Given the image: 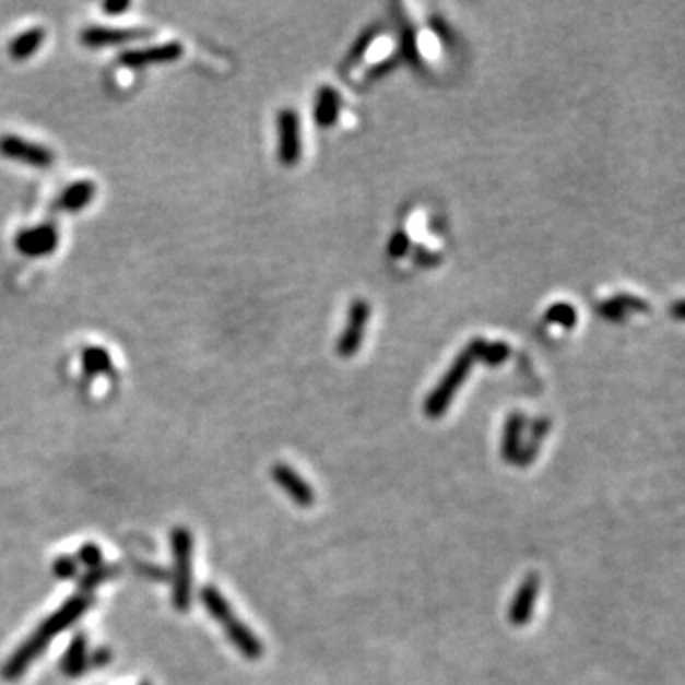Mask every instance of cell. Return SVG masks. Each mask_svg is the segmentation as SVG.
<instances>
[{"label": "cell", "mask_w": 685, "mask_h": 685, "mask_svg": "<svg viewBox=\"0 0 685 685\" xmlns=\"http://www.w3.org/2000/svg\"><path fill=\"white\" fill-rule=\"evenodd\" d=\"M539 589H541L539 575H528L522 587L516 592L512 604H510L509 619L515 627H523L531 619V613H533V607L538 602Z\"/></svg>", "instance_id": "obj_12"}, {"label": "cell", "mask_w": 685, "mask_h": 685, "mask_svg": "<svg viewBox=\"0 0 685 685\" xmlns=\"http://www.w3.org/2000/svg\"><path fill=\"white\" fill-rule=\"evenodd\" d=\"M143 685H147V684H143Z\"/></svg>", "instance_id": "obj_27"}, {"label": "cell", "mask_w": 685, "mask_h": 685, "mask_svg": "<svg viewBox=\"0 0 685 685\" xmlns=\"http://www.w3.org/2000/svg\"><path fill=\"white\" fill-rule=\"evenodd\" d=\"M0 156H4L8 161L27 164L33 168H50L56 163V153L52 149L46 147L43 143L25 140L22 135L15 133H4L0 135Z\"/></svg>", "instance_id": "obj_3"}, {"label": "cell", "mask_w": 685, "mask_h": 685, "mask_svg": "<svg viewBox=\"0 0 685 685\" xmlns=\"http://www.w3.org/2000/svg\"><path fill=\"white\" fill-rule=\"evenodd\" d=\"M155 35V31L147 27H107V25H90L81 31L82 45L86 48H107V46L128 45L141 38Z\"/></svg>", "instance_id": "obj_5"}, {"label": "cell", "mask_w": 685, "mask_h": 685, "mask_svg": "<svg viewBox=\"0 0 685 685\" xmlns=\"http://www.w3.org/2000/svg\"><path fill=\"white\" fill-rule=\"evenodd\" d=\"M546 320H551V322H558V324H564L566 328H571L575 324V310L566 305V303H558L556 307L548 310L546 312Z\"/></svg>", "instance_id": "obj_23"}, {"label": "cell", "mask_w": 685, "mask_h": 685, "mask_svg": "<svg viewBox=\"0 0 685 685\" xmlns=\"http://www.w3.org/2000/svg\"><path fill=\"white\" fill-rule=\"evenodd\" d=\"M79 564L88 569L102 568L104 566V554L96 543H84L79 551Z\"/></svg>", "instance_id": "obj_21"}, {"label": "cell", "mask_w": 685, "mask_h": 685, "mask_svg": "<svg viewBox=\"0 0 685 685\" xmlns=\"http://www.w3.org/2000/svg\"><path fill=\"white\" fill-rule=\"evenodd\" d=\"M96 192V181H92V179L73 181L59 192L58 199L54 202V210L66 212V214H76L94 202Z\"/></svg>", "instance_id": "obj_11"}, {"label": "cell", "mask_w": 685, "mask_h": 685, "mask_svg": "<svg viewBox=\"0 0 685 685\" xmlns=\"http://www.w3.org/2000/svg\"><path fill=\"white\" fill-rule=\"evenodd\" d=\"M271 476L284 494L294 499L297 507L310 509L315 505V492L307 480H303L290 464L279 463L271 469Z\"/></svg>", "instance_id": "obj_10"}, {"label": "cell", "mask_w": 685, "mask_h": 685, "mask_svg": "<svg viewBox=\"0 0 685 685\" xmlns=\"http://www.w3.org/2000/svg\"><path fill=\"white\" fill-rule=\"evenodd\" d=\"M340 113V96L332 88L318 90L317 104H315V120L318 126L328 128L333 125Z\"/></svg>", "instance_id": "obj_19"}, {"label": "cell", "mask_w": 685, "mask_h": 685, "mask_svg": "<svg viewBox=\"0 0 685 685\" xmlns=\"http://www.w3.org/2000/svg\"><path fill=\"white\" fill-rule=\"evenodd\" d=\"M88 666V643L84 634H76L69 648L66 649V656L61 659V671L69 678L82 676Z\"/></svg>", "instance_id": "obj_16"}, {"label": "cell", "mask_w": 685, "mask_h": 685, "mask_svg": "<svg viewBox=\"0 0 685 685\" xmlns=\"http://www.w3.org/2000/svg\"><path fill=\"white\" fill-rule=\"evenodd\" d=\"M225 634H227L228 641L235 646L238 651H240V656L244 659H248V661H259L263 653H265V648H263V643L259 640L258 636L253 634L246 623L243 621L228 619L225 625Z\"/></svg>", "instance_id": "obj_13"}, {"label": "cell", "mask_w": 685, "mask_h": 685, "mask_svg": "<svg viewBox=\"0 0 685 685\" xmlns=\"http://www.w3.org/2000/svg\"><path fill=\"white\" fill-rule=\"evenodd\" d=\"M172 560V604L179 613L191 610L192 600V535L191 531L179 525L170 533Z\"/></svg>", "instance_id": "obj_2"}, {"label": "cell", "mask_w": 685, "mask_h": 685, "mask_svg": "<svg viewBox=\"0 0 685 685\" xmlns=\"http://www.w3.org/2000/svg\"><path fill=\"white\" fill-rule=\"evenodd\" d=\"M523 430V417L522 415H510V420L507 421V428H505V435H503V457L507 461H515L518 453H520V438H522Z\"/></svg>", "instance_id": "obj_20"}, {"label": "cell", "mask_w": 685, "mask_h": 685, "mask_svg": "<svg viewBox=\"0 0 685 685\" xmlns=\"http://www.w3.org/2000/svg\"><path fill=\"white\" fill-rule=\"evenodd\" d=\"M484 351H486V341L476 340L469 343L463 353L457 356L446 377L436 387L435 391L430 392V397L425 402L427 417H430V420L442 417L446 410H448V405L451 404V400L456 397V392L461 389L464 379L471 374L472 364L476 361H484Z\"/></svg>", "instance_id": "obj_1"}, {"label": "cell", "mask_w": 685, "mask_h": 685, "mask_svg": "<svg viewBox=\"0 0 685 685\" xmlns=\"http://www.w3.org/2000/svg\"><path fill=\"white\" fill-rule=\"evenodd\" d=\"M111 575L109 569L102 566V568L88 569V574L84 575L81 579L82 594H88L92 590L96 589L99 582H104L107 577Z\"/></svg>", "instance_id": "obj_24"}, {"label": "cell", "mask_w": 685, "mask_h": 685, "mask_svg": "<svg viewBox=\"0 0 685 685\" xmlns=\"http://www.w3.org/2000/svg\"><path fill=\"white\" fill-rule=\"evenodd\" d=\"M279 158L284 166H294L302 158L299 115L294 109L279 113Z\"/></svg>", "instance_id": "obj_9"}, {"label": "cell", "mask_w": 685, "mask_h": 685, "mask_svg": "<svg viewBox=\"0 0 685 685\" xmlns=\"http://www.w3.org/2000/svg\"><path fill=\"white\" fill-rule=\"evenodd\" d=\"M130 7H132V4L126 2V0H109V2L102 4L104 12H107L109 15L122 14V12H126Z\"/></svg>", "instance_id": "obj_25"}, {"label": "cell", "mask_w": 685, "mask_h": 685, "mask_svg": "<svg viewBox=\"0 0 685 685\" xmlns=\"http://www.w3.org/2000/svg\"><path fill=\"white\" fill-rule=\"evenodd\" d=\"M14 248L23 258H48L59 248V228L56 223H40L25 227L14 236Z\"/></svg>", "instance_id": "obj_4"}, {"label": "cell", "mask_w": 685, "mask_h": 685, "mask_svg": "<svg viewBox=\"0 0 685 685\" xmlns=\"http://www.w3.org/2000/svg\"><path fill=\"white\" fill-rule=\"evenodd\" d=\"M48 643H50V640L46 638L45 634L38 633V630L33 636H29L20 648L15 649L14 653L10 656V659L2 666V678L8 680V682L22 678L31 664L35 663L40 653L48 648Z\"/></svg>", "instance_id": "obj_7"}, {"label": "cell", "mask_w": 685, "mask_h": 685, "mask_svg": "<svg viewBox=\"0 0 685 685\" xmlns=\"http://www.w3.org/2000/svg\"><path fill=\"white\" fill-rule=\"evenodd\" d=\"M405 250V238L402 235H397L394 236V238H392V243H391V253L392 256H394V253H397V256H402V253H404Z\"/></svg>", "instance_id": "obj_26"}, {"label": "cell", "mask_w": 685, "mask_h": 685, "mask_svg": "<svg viewBox=\"0 0 685 685\" xmlns=\"http://www.w3.org/2000/svg\"><path fill=\"white\" fill-rule=\"evenodd\" d=\"M82 369L88 377L105 376L113 371V358L104 346H86L82 351Z\"/></svg>", "instance_id": "obj_18"}, {"label": "cell", "mask_w": 685, "mask_h": 685, "mask_svg": "<svg viewBox=\"0 0 685 685\" xmlns=\"http://www.w3.org/2000/svg\"><path fill=\"white\" fill-rule=\"evenodd\" d=\"M46 40L45 27H31L25 29L20 35H15L10 43H8V56L15 59V61H23V59H29L31 56L40 50V46Z\"/></svg>", "instance_id": "obj_15"}, {"label": "cell", "mask_w": 685, "mask_h": 685, "mask_svg": "<svg viewBox=\"0 0 685 685\" xmlns=\"http://www.w3.org/2000/svg\"><path fill=\"white\" fill-rule=\"evenodd\" d=\"M200 600H202V604L206 607V612L210 613V617L220 621L222 625H225L228 619L235 617L233 605L228 604V600L223 597L222 590L215 589L212 584H208V587L200 590Z\"/></svg>", "instance_id": "obj_17"}, {"label": "cell", "mask_w": 685, "mask_h": 685, "mask_svg": "<svg viewBox=\"0 0 685 685\" xmlns=\"http://www.w3.org/2000/svg\"><path fill=\"white\" fill-rule=\"evenodd\" d=\"M368 303H354L351 310H349V324H346V330L343 332V338L340 341V354L353 356L358 351V346L362 343V332H364V326L368 324Z\"/></svg>", "instance_id": "obj_14"}, {"label": "cell", "mask_w": 685, "mask_h": 685, "mask_svg": "<svg viewBox=\"0 0 685 685\" xmlns=\"http://www.w3.org/2000/svg\"><path fill=\"white\" fill-rule=\"evenodd\" d=\"M54 575L61 581H69L79 575V562L73 556H59L54 562Z\"/></svg>", "instance_id": "obj_22"}, {"label": "cell", "mask_w": 685, "mask_h": 685, "mask_svg": "<svg viewBox=\"0 0 685 685\" xmlns=\"http://www.w3.org/2000/svg\"><path fill=\"white\" fill-rule=\"evenodd\" d=\"M88 607L90 597L81 592L76 597L69 598L66 604L56 610L37 630L45 634L46 638L52 641V638H56L58 634L66 633L67 628L81 619L82 615L88 612Z\"/></svg>", "instance_id": "obj_8"}, {"label": "cell", "mask_w": 685, "mask_h": 685, "mask_svg": "<svg viewBox=\"0 0 685 685\" xmlns=\"http://www.w3.org/2000/svg\"><path fill=\"white\" fill-rule=\"evenodd\" d=\"M185 46L179 40H170L163 45L147 46V48H130L118 54V63L128 69H143L149 66H164L181 58Z\"/></svg>", "instance_id": "obj_6"}]
</instances>
